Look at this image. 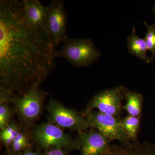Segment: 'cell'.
Wrapping results in <instances>:
<instances>
[{"label":"cell","instance_id":"6da1fadb","mask_svg":"<svg viewBox=\"0 0 155 155\" xmlns=\"http://www.w3.org/2000/svg\"><path fill=\"white\" fill-rule=\"evenodd\" d=\"M57 50L46 27L28 24L22 1H0V88L20 95L40 84L54 68Z\"/></svg>","mask_w":155,"mask_h":155},{"label":"cell","instance_id":"7a4b0ae2","mask_svg":"<svg viewBox=\"0 0 155 155\" xmlns=\"http://www.w3.org/2000/svg\"><path fill=\"white\" fill-rule=\"evenodd\" d=\"M63 43L62 47L56 51L55 58H64L74 67H87L101 55L89 38L70 39L67 36Z\"/></svg>","mask_w":155,"mask_h":155},{"label":"cell","instance_id":"3957f363","mask_svg":"<svg viewBox=\"0 0 155 155\" xmlns=\"http://www.w3.org/2000/svg\"><path fill=\"white\" fill-rule=\"evenodd\" d=\"M31 136L38 147L45 151L54 148L62 149L67 152L80 150L78 138L74 139L61 127L49 122L36 126Z\"/></svg>","mask_w":155,"mask_h":155},{"label":"cell","instance_id":"277c9868","mask_svg":"<svg viewBox=\"0 0 155 155\" xmlns=\"http://www.w3.org/2000/svg\"><path fill=\"white\" fill-rule=\"evenodd\" d=\"M35 84L25 93L14 96L11 103L25 127L32 126L41 114L44 101L47 93Z\"/></svg>","mask_w":155,"mask_h":155},{"label":"cell","instance_id":"5b68a950","mask_svg":"<svg viewBox=\"0 0 155 155\" xmlns=\"http://www.w3.org/2000/svg\"><path fill=\"white\" fill-rule=\"evenodd\" d=\"M45 109L48 114V122L61 128H67L80 133L88 130L90 127L82 114L66 107L55 99H50Z\"/></svg>","mask_w":155,"mask_h":155},{"label":"cell","instance_id":"8992f818","mask_svg":"<svg viewBox=\"0 0 155 155\" xmlns=\"http://www.w3.org/2000/svg\"><path fill=\"white\" fill-rule=\"evenodd\" d=\"M82 114L90 127L98 130L111 141L118 140L121 144L131 142L122 127L121 119L93 110H85Z\"/></svg>","mask_w":155,"mask_h":155},{"label":"cell","instance_id":"52a82bcc","mask_svg":"<svg viewBox=\"0 0 155 155\" xmlns=\"http://www.w3.org/2000/svg\"><path fill=\"white\" fill-rule=\"evenodd\" d=\"M125 87L118 86L98 93L89 102L86 110L97 109L101 113L120 119Z\"/></svg>","mask_w":155,"mask_h":155},{"label":"cell","instance_id":"ba28073f","mask_svg":"<svg viewBox=\"0 0 155 155\" xmlns=\"http://www.w3.org/2000/svg\"><path fill=\"white\" fill-rule=\"evenodd\" d=\"M48 7L45 27L57 49L58 45L67 37V13L64 1L62 0H52Z\"/></svg>","mask_w":155,"mask_h":155},{"label":"cell","instance_id":"9c48e42d","mask_svg":"<svg viewBox=\"0 0 155 155\" xmlns=\"http://www.w3.org/2000/svg\"><path fill=\"white\" fill-rule=\"evenodd\" d=\"M78 133L81 155H103L110 145L111 140L96 129Z\"/></svg>","mask_w":155,"mask_h":155},{"label":"cell","instance_id":"30bf717a","mask_svg":"<svg viewBox=\"0 0 155 155\" xmlns=\"http://www.w3.org/2000/svg\"><path fill=\"white\" fill-rule=\"evenodd\" d=\"M103 155H155V144L148 141H131L110 145Z\"/></svg>","mask_w":155,"mask_h":155},{"label":"cell","instance_id":"8fae6325","mask_svg":"<svg viewBox=\"0 0 155 155\" xmlns=\"http://www.w3.org/2000/svg\"><path fill=\"white\" fill-rule=\"evenodd\" d=\"M25 19L34 28L45 27V21L48 10L38 0H22Z\"/></svg>","mask_w":155,"mask_h":155},{"label":"cell","instance_id":"7c38bea8","mask_svg":"<svg viewBox=\"0 0 155 155\" xmlns=\"http://www.w3.org/2000/svg\"><path fill=\"white\" fill-rule=\"evenodd\" d=\"M135 32V26H133L131 33L127 39L128 51L137 58L147 63H150L152 61L147 55L148 49L144 39L139 37Z\"/></svg>","mask_w":155,"mask_h":155},{"label":"cell","instance_id":"4fadbf2b","mask_svg":"<svg viewBox=\"0 0 155 155\" xmlns=\"http://www.w3.org/2000/svg\"><path fill=\"white\" fill-rule=\"evenodd\" d=\"M124 99L126 104L122 109L127 112L128 115L140 117L141 116L143 96L141 94L130 91L125 88L124 91Z\"/></svg>","mask_w":155,"mask_h":155},{"label":"cell","instance_id":"5bb4252c","mask_svg":"<svg viewBox=\"0 0 155 155\" xmlns=\"http://www.w3.org/2000/svg\"><path fill=\"white\" fill-rule=\"evenodd\" d=\"M30 137L26 130L22 129L11 144L8 153L18 154L30 149Z\"/></svg>","mask_w":155,"mask_h":155},{"label":"cell","instance_id":"9a60e30c","mask_svg":"<svg viewBox=\"0 0 155 155\" xmlns=\"http://www.w3.org/2000/svg\"><path fill=\"white\" fill-rule=\"evenodd\" d=\"M22 129V126L12 120L7 127L1 130L0 139L8 151L12 143Z\"/></svg>","mask_w":155,"mask_h":155},{"label":"cell","instance_id":"2e32d148","mask_svg":"<svg viewBox=\"0 0 155 155\" xmlns=\"http://www.w3.org/2000/svg\"><path fill=\"white\" fill-rule=\"evenodd\" d=\"M140 117L128 115L121 119L122 127L131 141L137 140V135L140 127Z\"/></svg>","mask_w":155,"mask_h":155},{"label":"cell","instance_id":"e0dca14e","mask_svg":"<svg viewBox=\"0 0 155 155\" xmlns=\"http://www.w3.org/2000/svg\"><path fill=\"white\" fill-rule=\"evenodd\" d=\"M143 24L147 28L144 39L148 50L152 53L150 58L153 61L155 55V22L152 25H149L146 22H144Z\"/></svg>","mask_w":155,"mask_h":155},{"label":"cell","instance_id":"ac0fdd59","mask_svg":"<svg viewBox=\"0 0 155 155\" xmlns=\"http://www.w3.org/2000/svg\"><path fill=\"white\" fill-rule=\"evenodd\" d=\"M9 102L0 103V129L2 130L10 124L12 116V109Z\"/></svg>","mask_w":155,"mask_h":155},{"label":"cell","instance_id":"d6986e66","mask_svg":"<svg viewBox=\"0 0 155 155\" xmlns=\"http://www.w3.org/2000/svg\"><path fill=\"white\" fill-rule=\"evenodd\" d=\"M41 155H67V152L59 148H54L45 151Z\"/></svg>","mask_w":155,"mask_h":155},{"label":"cell","instance_id":"ffe728a7","mask_svg":"<svg viewBox=\"0 0 155 155\" xmlns=\"http://www.w3.org/2000/svg\"><path fill=\"white\" fill-rule=\"evenodd\" d=\"M7 155H41V154L36 152L30 149L27 150L24 152L18 154H11L8 153Z\"/></svg>","mask_w":155,"mask_h":155},{"label":"cell","instance_id":"44dd1931","mask_svg":"<svg viewBox=\"0 0 155 155\" xmlns=\"http://www.w3.org/2000/svg\"><path fill=\"white\" fill-rule=\"evenodd\" d=\"M153 11L154 13L155 14V3L154 5L153 6Z\"/></svg>","mask_w":155,"mask_h":155}]
</instances>
